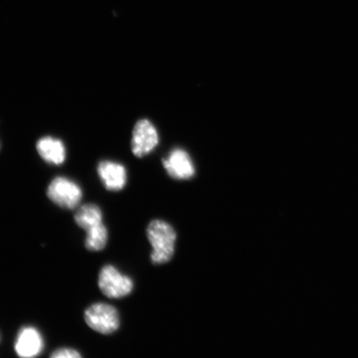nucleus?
<instances>
[{"mask_svg":"<svg viewBox=\"0 0 358 358\" xmlns=\"http://www.w3.org/2000/svg\"><path fill=\"white\" fill-rule=\"evenodd\" d=\"M147 236L153 248L152 262L159 265L169 262L173 256L177 239L173 227L162 220L152 221L147 228Z\"/></svg>","mask_w":358,"mask_h":358,"instance_id":"obj_1","label":"nucleus"},{"mask_svg":"<svg viewBox=\"0 0 358 358\" xmlns=\"http://www.w3.org/2000/svg\"><path fill=\"white\" fill-rule=\"evenodd\" d=\"M85 321L92 330L101 334H111L119 329L117 310L106 303H93L85 312Z\"/></svg>","mask_w":358,"mask_h":358,"instance_id":"obj_2","label":"nucleus"},{"mask_svg":"<svg viewBox=\"0 0 358 358\" xmlns=\"http://www.w3.org/2000/svg\"><path fill=\"white\" fill-rule=\"evenodd\" d=\"M98 285L103 294L110 299L127 296L134 289L132 280L111 265H107L101 268Z\"/></svg>","mask_w":358,"mask_h":358,"instance_id":"obj_3","label":"nucleus"},{"mask_svg":"<svg viewBox=\"0 0 358 358\" xmlns=\"http://www.w3.org/2000/svg\"><path fill=\"white\" fill-rule=\"evenodd\" d=\"M47 194L53 203L66 209L78 208L83 199L79 185L64 177H57L48 187Z\"/></svg>","mask_w":358,"mask_h":358,"instance_id":"obj_4","label":"nucleus"},{"mask_svg":"<svg viewBox=\"0 0 358 358\" xmlns=\"http://www.w3.org/2000/svg\"><path fill=\"white\" fill-rule=\"evenodd\" d=\"M159 136L154 125L148 120H141L134 127L132 138V151L134 155L141 158L158 145Z\"/></svg>","mask_w":358,"mask_h":358,"instance_id":"obj_5","label":"nucleus"},{"mask_svg":"<svg viewBox=\"0 0 358 358\" xmlns=\"http://www.w3.org/2000/svg\"><path fill=\"white\" fill-rule=\"evenodd\" d=\"M43 336L34 327H24L17 334L15 344L17 356L24 358L35 357L43 352Z\"/></svg>","mask_w":358,"mask_h":358,"instance_id":"obj_6","label":"nucleus"},{"mask_svg":"<svg viewBox=\"0 0 358 358\" xmlns=\"http://www.w3.org/2000/svg\"><path fill=\"white\" fill-rule=\"evenodd\" d=\"M97 173L107 190L118 192L127 185V169L122 164L103 161L98 165Z\"/></svg>","mask_w":358,"mask_h":358,"instance_id":"obj_7","label":"nucleus"},{"mask_svg":"<svg viewBox=\"0 0 358 358\" xmlns=\"http://www.w3.org/2000/svg\"><path fill=\"white\" fill-rule=\"evenodd\" d=\"M164 167L173 178L189 179L194 176V164L187 152L182 150H174L163 161Z\"/></svg>","mask_w":358,"mask_h":358,"instance_id":"obj_8","label":"nucleus"},{"mask_svg":"<svg viewBox=\"0 0 358 358\" xmlns=\"http://www.w3.org/2000/svg\"><path fill=\"white\" fill-rule=\"evenodd\" d=\"M37 150L41 158L52 164L60 165L66 159V149L62 142L52 137L39 140Z\"/></svg>","mask_w":358,"mask_h":358,"instance_id":"obj_9","label":"nucleus"},{"mask_svg":"<svg viewBox=\"0 0 358 358\" xmlns=\"http://www.w3.org/2000/svg\"><path fill=\"white\" fill-rule=\"evenodd\" d=\"M75 222L79 227L87 231L103 223L101 210L96 204L84 205L76 213Z\"/></svg>","mask_w":358,"mask_h":358,"instance_id":"obj_10","label":"nucleus"},{"mask_svg":"<svg viewBox=\"0 0 358 358\" xmlns=\"http://www.w3.org/2000/svg\"><path fill=\"white\" fill-rule=\"evenodd\" d=\"M107 240H108V231L104 223H102L87 231L85 245L91 252H100L106 248Z\"/></svg>","mask_w":358,"mask_h":358,"instance_id":"obj_11","label":"nucleus"},{"mask_svg":"<svg viewBox=\"0 0 358 358\" xmlns=\"http://www.w3.org/2000/svg\"><path fill=\"white\" fill-rule=\"evenodd\" d=\"M52 358H79L82 357L80 353L75 349L69 348H58L51 355Z\"/></svg>","mask_w":358,"mask_h":358,"instance_id":"obj_12","label":"nucleus"}]
</instances>
